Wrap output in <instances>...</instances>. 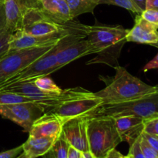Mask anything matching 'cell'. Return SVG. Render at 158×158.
<instances>
[{
  "instance_id": "6da1fadb",
  "label": "cell",
  "mask_w": 158,
  "mask_h": 158,
  "mask_svg": "<svg viewBox=\"0 0 158 158\" xmlns=\"http://www.w3.org/2000/svg\"><path fill=\"white\" fill-rule=\"evenodd\" d=\"M114 69L116 73L114 77L100 79L106 83V87L94 93L97 97L102 99L103 105L130 101L158 90V86L143 83L122 66H114Z\"/></svg>"
},
{
  "instance_id": "7a4b0ae2",
  "label": "cell",
  "mask_w": 158,
  "mask_h": 158,
  "mask_svg": "<svg viewBox=\"0 0 158 158\" xmlns=\"http://www.w3.org/2000/svg\"><path fill=\"white\" fill-rule=\"evenodd\" d=\"M128 29L122 26L95 24L89 26L86 39L98 56L87 62L86 64L104 63L110 64L112 58L117 60L122 47L127 43Z\"/></svg>"
},
{
  "instance_id": "3957f363",
  "label": "cell",
  "mask_w": 158,
  "mask_h": 158,
  "mask_svg": "<svg viewBox=\"0 0 158 158\" xmlns=\"http://www.w3.org/2000/svg\"><path fill=\"white\" fill-rule=\"evenodd\" d=\"M89 26L73 20L66 23H60L45 15L40 7L29 9L23 19L19 30L37 36L66 35L80 33L86 35Z\"/></svg>"
},
{
  "instance_id": "277c9868",
  "label": "cell",
  "mask_w": 158,
  "mask_h": 158,
  "mask_svg": "<svg viewBox=\"0 0 158 158\" xmlns=\"http://www.w3.org/2000/svg\"><path fill=\"white\" fill-rule=\"evenodd\" d=\"M87 118V136L89 151L96 158H101L123 142L116 125L110 116H94Z\"/></svg>"
},
{
  "instance_id": "5b68a950",
  "label": "cell",
  "mask_w": 158,
  "mask_h": 158,
  "mask_svg": "<svg viewBox=\"0 0 158 158\" xmlns=\"http://www.w3.org/2000/svg\"><path fill=\"white\" fill-rule=\"evenodd\" d=\"M94 116H110L114 118L122 116H134L144 120L157 117L158 90L130 101L101 105L89 117Z\"/></svg>"
},
{
  "instance_id": "8992f818",
  "label": "cell",
  "mask_w": 158,
  "mask_h": 158,
  "mask_svg": "<svg viewBox=\"0 0 158 158\" xmlns=\"http://www.w3.org/2000/svg\"><path fill=\"white\" fill-rule=\"evenodd\" d=\"M60 49L59 42L43 56L26 66L6 82L0 83V88L15 83L34 81L39 77L49 76L52 73L59 70L57 66L56 54Z\"/></svg>"
},
{
  "instance_id": "52a82bcc",
  "label": "cell",
  "mask_w": 158,
  "mask_h": 158,
  "mask_svg": "<svg viewBox=\"0 0 158 158\" xmlns=\"http://www.w3.org/2000/svg\"><path fill=\"white\" fill-rule=\"evenodd\" d=\"M52 46L8 51L0 58V83H4L23 70Z\"/></svg>"
},
{
  "instance_id": "ba28073f",
  "label": "cell",
  "mask_w": 158,
  "mask_h": 158,
  "mask_svg": "<svg viewBox=\"0 0 158 158\" xmlns=\"http://www.w3.org/2000/svg\"><path fill=\"white\" fill-rule=\"evenodd\" d=\"M47 106L37 101L0 105V116L19 125L29 132L33 123L44 115Z\"/></svg>"
},
{
  "instance_id": "9c48e42d",
  "label": "cell",
  "mask_w": 158,
  "mask_h": 158,
  "mask_svg": "<svg viewBox=\"0 0 158 158\" xmlns=\"http://www.w3.org/2000/svg\"><path fill=\"white\" fill-rule=\"evenodd\" d=\"M101 105H103L102 99L92 93L48 107L46 113L56 116L65 123L74 117H89Z\"/></svg>"
},
{
  "instance_id": "30bf717a",
  "label": "cell",
  "mask_w": 158,
  "mask_h": 158,
  "mask_svg": "<svg viewBox=\"0 0 158 158\" xmlns=\"http://www.w3.org/2000/svg\"><path fill=\"white\" fill-rule=\"evenodd\" d=\"M86 122V117H74L65 122L62 130L69 144L82 153L89 151Z\"/></svg>"
},
{
  "instance_id": "8fae6325",
  "label": "cell",
  "mask_w": 158,
  "mask_h": 158,
  "mask_svg": "<svg viewBox=\"0 0 158 158\" xmlns=\"http://www.w3.org/2000/svg\"><path fill=\"white\" fill-rule=\"evenodd\" d=\"M64 35H47V36H37V35L27 34L21 30L15 31L12 32L11 35L9 51L54 46Z\"/></svg>"
},
{
  "instance_id": "7c38bea8",
  "label": "cell",
  "mask_w": 158,
  "mask_h": 158,
  "mask_svg": "<svg viewBox=\"0 0 158 158\" xmlns=\"http://www.w3.org/2000/svg\"><path fill=\"white\" fill-rule=\"evenodd\" d=\"M40 7V0H5L6 28L12 32L19 30L25 14L32 8Z\"/></svg>"
},
{
  "instance_id": "4fadbf2b",
  "label": "cell",
  "mask_w": 158,
  "mask_h": 158,
  "mask_svg": "<svg viewBox=\"0 0 158 158\" xmlns=\"http://www.w3.org/2000/svg\"><path fill=\"white\" fill-rule=\"evenodd\" d=\"M158 27L143 19L140 15H136L135 23L128 29L126 35L127 42L149 44L152 46L158 42Z\"/></svg>"
},
{
  "instance_id": "5bb4252c",
  "label": "cell",
  "mask_w": 158,
  "mask_h": 158,
  "mask_svg": "<svg viewBox=\"0 0 158 158\" xmlns=\"http://www.w3.org/2000/svg\"><path fill=\"white\" fill-rule=\"evenodd\" d=\"M63 124L64 122L58 117L46 113L33 123L29 137L57 139L61 134Z\"/></svg>"
},
{
  "instance_id": "9a60e30c",
  "label": "cell",
  "mask_w": 158,
  "mask_h": 158,
  "mask_svg": "<svg viewBox=\"0 0 158 158\" xmlns=\"http://www.w3.org/2000/svg\"><path fill=\"white\" fill-rule=\"evenodd\" d=\"M90 54H95V51L86 38L76 40L57 52V66L60 69L71 62Z\"/></svg>"
},
{
  "instance_id": "2e32d148",
  "label": "cell",
  "mask_w": 158,
  "mask_h": 158,
  "mask_svg": "<svg viewBox=\"0 0 158 158\" xmlns=\"http://www.w3.org/2000/svg\"><path fill=\"white\" fill-rule=\"evenodd\" d=\"M117 131L123 141L132 144L143 132L144 120L134 116L116 117Z\"/></svg>"
},
{
  "instance_id": "e0dca14e",
  "label": "cell",
  "mask_w": 158,
  "mask_h": 158,
  "mask_svg": "<svg viewBox=\"0 0 158 158\" xmlns=\"http://www.w3.org/2000/svg\"><path fill=\"white\" fill-rule=\"evenodd\" d=\"M40 9L45 15L60 23L73 20L65 0H40Z\"/></svg>"
},
{
  "instance_id": "ac0fdd59",
  "label": "cell",
  "mask_w": 158,
  "mask_h": 158,
  "mask_svg": "<svg viewBox=\"0 0 158 158\" xmlns=\"http://www.w3.org/2000/svg\"><path fill=\"white\" fill-rule=\"evenodd\" d=\"M56 139L50 137H29L23 146V152L29 158L43 157L52 147Z\"/></svg>"
},
{
  "instance_id": "d6986e66",
  "label": "cell",
  "mask_w": 158,
  "mask_h": 158,
  "mask_svg": "<svg viewBox=\"0 0 158 158\" xmlns=\"http://www.w3.org/2000/svg\"><path fill=\"white\" fill-rule=\"evenodd\" d=\"M69 6L71 17L73 19L78 15L88 12H94L99 5L100 0H65Z\"/></svg>"
},
{
  "instance_id": "ffe728a7",
  "label": "cell",
  "mask_w": 158,
  "mask_h": 158,
  "mask_svg": "<svg viewBox=\"0 0 158 158\" xmlns=\"http://www.w3.org/2000/svg\"><path fill=\"white\" fill-rule=\"evenodd\" d=\"M70 145L65 139L63 133L55 140L50 149L43 156V158H67Z\"/></svg>"
},
{
  "instance_id": "44dd1931",
  "label": "cell",
  "mask_w": 158,
  "mask_h": 158,
  "mask_svg": "<svg viewBox=\"0 0 158 158\" xmlns=\"http://www.w3.org/2000/svg\"><path fill=\"white\" fill-rule=\"evenodd\" d=\"M34 83L39 89L51 94H60L63 89H60L49 76L39 77L34 80Z\"/></svg>"
},
{
  "instance_id": "7402d4cb",
  "label": "cell",
  "mask_w": 158,
  "mask_h": 158,
  "mask_svg": "<svg viewBox=\"0 0 158 158\" xmlns=\"http://www.w3.org/2000/svg\"><path fill=\"white\" fill-rule=\"evenodd\" d=\"M100 4L113 5V6H119V7L123 8L133 13H135L136 15H140L141 12H143L133 0H100L99 5Z\"/></svg>"
},
{
  "instance_id": "603a6c76",
  "label": "cell",
  "mask_w": 158,
  "mask_h": 158,
  "mask_svg": "<svg viewBox=\"0 0 158 158\" xmlns=\"http://www.w3.org/2000/svg\"><path fill=\"white\" fill-rule=\"evenodd\" d=\"M34 100L28 97L21 96L19 94H14L8 91H0V105L12 104V103H23V102H31Z\"/></svg>"
},
{
  "instance_id": "cb8c5ba5",
  "label": "cell",
  "mask_w": 158,
  "mask_h": 158,
  "mask_svg": "<svg viewBox=\"0 0 158 158\" xmlns=\"http://www.w3.org/2000/svg\"><path fill=\"white\" fill-rule=\"evenodd\" d=\"M12 33L6 27L0 32V58L9 51V40Z\"/></svg>"
},
{
  "instance_id": "d4e9b609",
  "label": "cell",
  "mask_w": 158,
  "mask_h": 158,
  "mask_svg": "<svg viewBox=\"0 0 158 158\" xmlns=\"http://www.w3.org/2000/svg\"><path fill=\"white\" fill-rule=\"evenodd\" d=\"M143 131L158 137V116L144 120Z\"/></svg>"
},
{
  "instance_id": "484cf974",
  "label": "cell",
  "mask_w": 158,
  "mask_h": 158,
  "mask_svg": "<svg viewBox=\"0 0 158 158\" xmlns=\"http://www.w3.org/2000/svg\"><path fill=\"white\" fill-rule=\"evenodd\" d=\"M140 148L143 154L147 158H158L157 153L148 143V141L142 137L141 134L140 136Z\"/></svg>"
},
{
  "instance_id": "4316f807",
  "label": "cell",
  "mask_w": 158,
  "mask_h": 158,
  "mask_svg": "<svg viewBox=\"0 0 158 158\" xmlns=\"http://www.w3.org/2000/svg\"><path fill=\"white\" fill-rule=\"evenodd\" d=\"M140 15L143 19L158 27V9H144Z\"/></svg>"
},
{
  "instance_id": "83f0119b",
  "label": "cell",
  "mask_w": 158,
  "mask_h": 158,
  "mask_svg": "<svg viewBox=\"0 0 158 158\" xmlns=\"http://www.w3.org/2000/svg\"><path fill=\"white\" fill-rule=\"evenodd\" d=\"M140 136H139L138 138H137L132 144L130 145L129 153H128L127 155L131 158H147L144 155H143L141 150H140Z\"/></svg>"
},
{
  "instance_id": "f1b7e54d",
  "label": "cell",
  "mask_w": 158,
  "mask_h": 158,
  "mask_svg": "<svg viewBox=\"0 0 158 158\" xmlns=\"http://www.w3.org/2000/svg\"><path fill=\"white\" fill-rule=\"evenodd\" d=\"M23 152V146L16 147L8 151H2L0 153V158H15Z\"/></svg>"
},
{
  "instance_id": "f546056e",
  "label": "cell",
  "mask_w": 158,
  "mask_h": 158,
  "mask_svg": "<svg viewBox=\"0 0 158 158\" xmlns=\"http://www.w3.org/2000/svg\"><path fill=\"white\" fill-rule=\"evenodd\" d=\"M141 136L148 141V143L154 148V151L158 154V137L151 135V134L145 133L143 131L141 133Z\"/></svg>"
},
{
  "instance_id": "4dcf8cb0",
  "label": "cell",
  "mask_w": 158,
  "mask_h": 158,
  "mask_svg": "<svg viewBox=\"0 0 158 158\" xmlns=\"http://www.w3.org/2000/svg\"><path fill=\"white\" fill-rule=\"evenodd\" d=\"M158 69V53L155 56L153 60H151V61L148 62L146 65L143 67V72H148V70H151V69Z\"/></svg>"
},
{
  "instance_id": "1f68e13d",
  "label": "cell",
  "mask_w": 158,
  "mask_h": 158,
  "mask_svg": "<svg viewBox=\"0 0 158 158\" xmlns=\"http://www.w3.org/2000/svg\"><path fill=\"white\" fill-rule=\"evenodd\" d=\"M6 27V14H5L4 3L0 2V32Z\"/></svg>"
},
{
  "instance_id": "d6a6232c",
  "label": "cell",
  "mask_w": 158,
  "mask_h": 158,
  "mask_svg": "<svg viewBox=\"0 0 158 158\" xmlns=\"http://www.w3.org/2000/svg\"><path fill=\"white\" fill-rule=\"evenodd\" d=\"M101 158H127V156H124L121 153L119 152L117 150H116V148H114Z\"/></svg>"
},
{
  "instance_id": "836d02e7",
  "label": "cell",
  "mask_w": 158,
  "mask_h": 158,
  "mask_svg": "<svg viewBox=\"0 0 158 158\" xmlns=\"http://www.w3.org/2000/svg\"><path fill=\"white\" fill-rule=\"evenodd\" d=\"M82 152L79 150L76 149L73 147L69 146V151H68L67 158H81Z\"/></svg>"
},
{
  "instance_id": "e575fe53",
  "label": "cell",
  "mask_w": 158,
  "mask_h": 158,
  "mask_svg": "<svg viewBox=\"0 0 158 158\" xmlns=\"http://www.w3.org/2000/svg\"><path fill=\"white\" fill-rule=\"evenodd\" d=\"M158 9V0H146L145 9Z\"/></svg>"
},
{
  "instance_id": "d590c367",
  "label": "cell",
  "mask_w": 158,
  "mask_h": 158,
  "mask_svg": "<svg viewBox=\"0 0 158 158\" xmlns=\"http://www.w3.org/2000/svg\"><path fill=\"white\" fill-rule=\"evenodd\" d=\"M136 4L138 6V7L143 11L145 9V6H146V0H133Z\"/></svg>"
},
{
  "instance_id": "8d00e7d4",
  "label": "cell",
  "mask_w": 158,
  "mask_h": 158,
  "mask_svg": "<svg viewBox=\"0 0 158 158\" xmlns=\"http://www.w3.org/2000/svg\"><path fill=\"white\" fill-rule=\"evenodd\" d=\"M81 158H96V157L93 155V154L90 152V151H87V152L82 153Z\"/></svg>"
},
{
  "instance_id": "74e56055",
  "label": "cell",
  "mask_w": 158,
  "mask_h": 158,
  "mask_svg": "<svg viewBox=\"0 0 158 158\" xmlns=\"http://www.w3.org/2000/svg\"><path fill=\"white\" fill-rule=\"evenodd\" d=\"M15 158H29V157H28L27 156H26V154H24V153H23V152H22L21 154H20L18 156V157H15Z\"/></svg>"
},
{
  "instance_id": "f35d334b",
  "label": "cell",
  "mask_w": 158,
  "mask_h": 158,
  "mask_svg": "<svg viewBox=\"0 0 158 158\" xmlns=\"http://www.w3.org/2000/svg\"><path fill=\"white\" fill-rule=\"evenodd\" d=\"M152 46H155L156 48H158V42H157V43H155V44H153Z\"/></svg>"
},
{
  "instance_id": "ab89813d",
  "label": "cell",
  "mask_w": 158,
  "mask_h": 158,
  "mask_svg": "<svg viewBox=\"0 0 158 158\" xmlns=\"http://www.w3.org/2000/svg\"><path fill=\"white\" fill-rule=\"evenodd\" d=\"M4 2H5V0H0V2H3V3H4Z\"/></svg>"
},
{
  "instance_id": "60d3db41",
  "label": "cell",
  "mask_w": 158,
  "mask_h": 158,
  "mask_svg": "<svg viewBox=\"0 0 158 158\" xmlns=\"http://www.w3.org/2000/svg\"><path fill=\"white\" fill-rule=\"evenodd\" d=\"M127 158H131V157H130L129 156H128V155H127Z\"/></svg>"
}]
</instances>
